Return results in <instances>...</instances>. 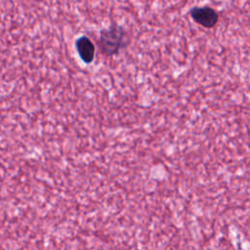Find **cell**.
I'll use <instances>...</instances> for the list:
<instances>
[{
	"instance_id": "cell-1",
	"label": "cell",
	"mask_w": 250,
	"mask_h": 250,
	"mask_svg": "<svg viewBox=\"0 0 250 250\" xmlns=\"http://www.w3.org/2000/svg\"><path fill=\"white\" fill-rule=\"evenodd\" d=\"M128 44L129 37L126 30L116 23H112L108 28H104L100 32L98 46L106 57L117 55Z\"/></svg>"
},
{
	"instance_id": "cell-2",
	"label": "cell",
	"mask_w": 250,
	"mask_h": 250,
	"mask_svg": "<svg viewBox=\"0 0 250 250\" xmlns=\"http://www.w3.org/2000/svg\"><path fill=\"white\" fill-rule=\"evenodd\" d=\"M191 19L205 28L214 27L219 20L218 13L211 7H193L189 11Z\"/></svg>"
},
{
	"instance_id": "cell-3",
	"label": "cell",
	"mask_w": 250,
	"mask_h": 250,
	"mask_svg": "<svg viewBox=\"0 0 250 250\" xmlns=\"http://www.w3.org/2000/svg\"><path fill=\"white\" fill-rule=\"evenodd\" d=\"M75 48L83 62L91 63L94 61L96 54L95 45L90 38L85 35L80 36L75 42Z\"/></svg>"
}]
</instances>
